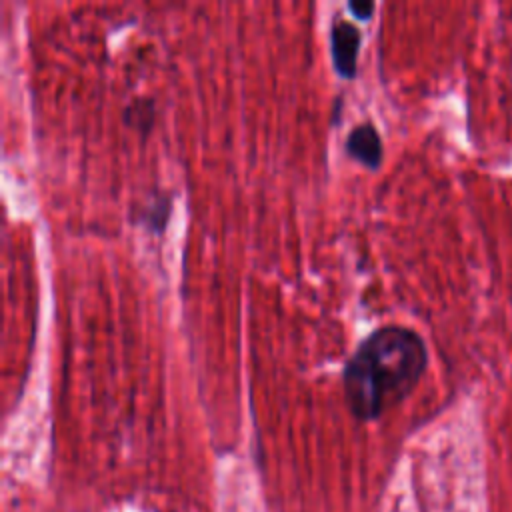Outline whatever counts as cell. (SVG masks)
I'll list each match as a JSON object with an SVG mask.
<instances>
[{
	"label": "cell",
	"instance_id": "cell-2",
	"mask_svg": "<svg viewBox=\"0 0 512 512\" xmlns=\"http://www.w3.org/2000/svg\"><path fill=\"white\" fill-rule=\"evenodd\" d=\"M362 34L358 26L346 18H336L330 26V52L336 72L342 78H354Z\"/></svg>",
	"mask_w": 512,
	"mask_h": 512
},
{
	"label": "cell",
	"instance_id": "cell-3",
	"mask_svg": "<svg viewBox=\"0 0 512 512\" xmlns=\"http://www.w3.org/2000/svg\"><path fill=\"white\" fill-rule=\"evenodd\" d=\"M346 152L366 168L376 170L382 164V140L370 120L358 122L346 136Z\"/></svg>",
	"mask_w": 512,
	"mask_h": 512
},
{
	"label": "cell",
	"instance_id": "cell-4",
	"mask_svg": "<svg viewBox=\"0 0 512 512\" xmlns=\"http://www.w3.org/2000/svg\"><path fill=\"white\" fill-rule=\"evenodd\" d=\"M124 122L130 126V128H136V130H150V126L154 124V118H156V110H154V100L152 98H146V96H140V98H134L132 102H128V106L124 108V114H122Z\"/></svg>",
	"mask_w": 512,
	"mask_h": 512
},
{
	"label": "cell",
	"instance_id": "cell-6",
	"mask_svg": "<svg viewBox=\"0 0 512 512\" xmlns=\"http://www.w3.org/2000/svg\"><path fill=\"white\" fill-rule=\"evenodd\" d=\"M348 8H350V12H352L356 18L366 20V18L372 16L376 4H374L372 0H352V2L348 4Z\"/></svg>",
	"mask_w": 512,
	"mask_h": 512
},
{
	"label": "cell",
	"instance_id": "cell-1",
	"mask_svg": "<svg viewBox=\"0 0 512 512\" xmlns=\"http://www.w3.org/2000/svg\"><path fill=\"white\" fill-rule=\"evenodd\" d=\"M428 364L422 336L400 324L372 330L342 370L344 398L358 420H376L404 400Z\"/></svg>",
	"mask_w": 512,
	"mask_h": 512
},
{
	"label": "cell",
	"instance_id": "cell-5",
	"mask_svg": "<svg viewBox=\"0 0 512 512\" xmlns=\"http://www.w3.org/2000/svg\"><path fill=\"white\" fill-rule=\"evenodd\" d=\"M170 210H172L170 196L158 194V196H156L150 204H146L144 210H142V222H144V226H146L152 234H160V232L166 228Z\"/></svg>",
	"mask_w": 512,
	"mask_h": 512
}]
</instances>
